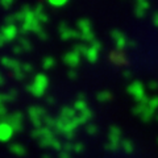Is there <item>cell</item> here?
Listing matches in <instances>:
<instances>
[{
	"mask_svg": "<svg viewBox=\"0 0 158 158\" xmlns=\"http://www.w3.org/2000/svg\"><path fill=\"white\" fill-rule=\"evenodd\" d=\"M49 86V78L45 74H36L32 83L27 86V91L34 96H42Z\"/></svg>",
	"mask_w": 158,
	"mask_h": 158,
	"instance_id": "1",
	"label": "cell"
},
{
	"mask_svg": "<svg viewBox=\"0 0 158 158\" xmlns=\"http://www.w3.org/2000/svg\"><path fill=\"white\" fill-rule=\"evenodd\" d=\"M19 31L20 29L15 25V24H6V25H3L2 28H0V32H2V34L6 37L7 42L13 41V40L17 37V34L20 33Z\"/></svg>",
	"mask_w": 158,
	"mask_h": 158,
	"instance_id": "2",
	"label": "cell"
},
{
	"mask_svg": "<svg viewBox=\"0 0 158 158\" xmlns=\"http://www.w3.org/2000/svg\"><path fill=\"white\" fill-rule=\"evenodd\" d=\"M33 15H34V17H36L37 21H40L42 25L49 21V15L45 12V8H44L42 3H37L36 6L33 7Z\"/></svg>",
	"mask_w": 158,
	"mask_h": 158,
	"instance_id": "3",
	"label": "cell"
},
{
	"mask_svg": "<svg viewBox=\"0 0 158 158\" xmlns=\"http://www.w3.org/2000/svg\"><path fill=\"white\" fill-rule=\"evenodd\" d=\"M0 63L8 69V70L11 71H15V70H19V69H21V65L23 63L19 61V59L16 58H11V57H3L2 59H0Z\"/></svg>",
	"mask_w": 158,
	"mask_h": 158,
	"instance_id": "4",
	"label": "cell"
},
{
	"mask_svg": "<svg viewBox=\"0 0 158 158\" xmlns=\"http://www.w3.org/2000/svg\"><path fill=\"white\" fill-rule=\"evenodd\" d=\"M58 32H59V36H61L62 40H71V38L78 36V34L75 33V31H73V29L69 27L66 23H61V24H59Z\"/></svg>",
	"mask_w": 158,
	"mask_h": 158,
	"instance_id": "5",
	"label": "cell"
},
{
	"mask_svg": "<svg viewBox=\"0 0 158 158\" xmlns=\"http://www.w3.org/2000/svg\"><path fill=\"white\" fill-rule=\"evenodd\" d=\"M79 61H81V56H78L75 52H67L63 56V62L71 69L77 67L79 65Z\"/></svg>",
	"mask_w": 158,
	"mask_h": 158,
	"instance_id": "6",
	"label": "cell"
},
{
	"mask_svg": "<svg viewBox=\"0 0 158 158\" xmlns=\"http://www.w3.org/2000/svg\"><path fill=\"white\" fill-rule=\"evenodd\" d=\"M32 33H34L40 40H42V41H46V40L49 38V34L45 31L44 25L40 21H37V20L33 23V25H32Z\"/></svg>",
	"mask_w": 158,
	"mask_h": 158,
	"instance_id": "7",
	"label": "cell"
},
{
	"mask_svg": "<svg viewBox=\"0 0 158 158\" xmlns=\"http://www.w3.org/2000/svg\"><path fill=\"white\" fill-rule=\"evenodd\" d=\"M19 45L21 46V49L24 50V53L25 52H32L33 50V45L31 42V40H29L27 36H21L19 38Z\"/></svg>",
	"mask_w": 158,
	"mask_h": 158,
	"instance_id": "8",
	"label": "cell"
},
{
	"mask_svg": "<svg viewBox=\"0 0 158 158\" xmlns=\"http://www.w3.org/2000/svg\"><path fill=\"white\" fill-rule=\"evenodd\" d=\"M41 66L45 69V70H50V69H53L54 66H56V59H54L52 56L44 57L42 61H41Z\"/></svg>",
	"mask_w": 158,
	"mask_h": 158,
	"instance_id": "9",
	"label": "cell"
},
{
	"mask_svg": "<svg viewBox=\"0 0 158 158\" xmlns=\"http://www.w3.org/2000/svg\"><path fill=\"white\" fill-rule=\"evenodd\" d=\"M16 95H17L16 90H9L6 94H0V98H2V102H11L16 98Z\"/></svg>",
	"mask_w": 158,
	"mask_h": 158,
	"instance_id": "10",
	"label": "cell"
},
{
	"mask_svg": "<svg viewBox=\"0 0 158 158\" xmlns=\"http://www.w3.org/2000/svg\"><path fill=\"white\" fill-rule=\"evenodd\" d=\"M86 57H87V59H88L90 62H95L96 58H98V50H96L95 48L88 49L87 53H86Z\"/></svg>",
	"mask_w": 158,
	"mask_h": 158,
	"instance_id": "11",
	"label": "cell"
},
{
	"mask_svg": "<svg viewBox=\"0 0 158 158\" xmlns=\"http://www.w3.org/2000/svg\"><path fill=\"white\" fill-rule=\"evenodd\" d=\"M87 50H88V49L83 45V44H78V45L74 46V52H75L78 56H86Z\"/></svg>",
	"mask_w": 158,
	"mask_h": 158,
	"instance_id": "12",
	"label": "cell"
},
{
	"mask_svg": "<svg viewBox=\"0 0 158 158\" xmlns=\"http://www.w3.org/2000/svg\"><path fill=\"white\" fill-rule=\"evenodd\" d=\"M21 70L25 73V75H29V74H32L34 71V67H33L32 63L25 62V63H23V65H21Z\"/></svg>",
	"mask_w": 158,
	"mask_h": 158,
	"instance_id": "13",
	"label": "cell"
},
{
	"mask_svg": "<svg viewBox=\"0 0 158 158\" xmlns=\"http://www.w3.org/2000/svg\"><path fill=\"white\" fill-rule=\"evenodd\" d=\"M12 77L16 79V81H23L24 78H25L27 75H25V73H24L21 69H19V70H15V71H12Z\"/></svg>",
	"mask_w": 158,
	"mask_h": 158,
	"instance_id": "14",
	"label": "cell"
},
{
	"mask_svg": "<svg viewBox=\"0 0 158 158\" xmlns=\"http://www.w3.org/2000/svg\"><path fill=\"white\" fill-rule=\"evenodd\" d=\"M48 3L54 7H61V6H65L67 3V0H48Z\"/></svg>",
	"mask_w": 158,
	"mask_h": 158,
	"instance_id": "15",
	"label": "cell"
},
{
	"mask_svg": "<svg viewBox=\"0 0 158 158\" xmlns=\"http://www.w3.org/2000/svg\"><path fill=\"white\" fill-rule=\"evenodd\" d=\"M15 0H0V6H2L4 9H9L13 6Z\"/></svg>",
	"mask_w": 158,
	"mask_h": 158,
	"instance_id": "16",
	"label": "cell"
},
{
	"mask_svg": "<svg viewBox=\"0 0 158 158\" xmlns=\"http://www.w3.org/2000/svg\"><path fill=\"white\" fill-rule=\"evenodd\" d=\"M12 52H13L15 54H16V56H20V54H23V53H24V50L21 49V46H20L19 44H17V45H15V46L12 48Z\"/></svg>",
	"mask_w": 158,
	"mask_h": 158,
	"instance_id": "17",
	"label": "cell"
},
{
	"mask_svg": "<svg viewBox=\"0 0 158 158\" xmlns=\"http://www.w3.org/2000/svg\"><path fill=\"white\" fill-rule=\"evenodd\" d=\"M7 44V40H6V37L2 34V32H0V48H3L4 45Z\"/></svg>",
	"mask_w": 158,
	"mask_h": 158,
	"instance_id": "18",
	"label": "cell"
},
{
	"mask_svg": "<svg viewBox=\"0 0 158 158\" xmlns=\"http://www.w3.org/2000/svg\"><path fill=\"white\" fill-rule=\"evenodd\" d=\"M6 85V78L3 77V74H0V87Z\"/></svg>",
	"mask_w": 158,
	"mask_h": 158,
	"instance_id": "19",
	"label": "cell"
},
{
	"mask_svg": "<svg viewBox=\"0 0 158 158\" xmlns=\"http://www.w3.org/2000/svg\"><path fill=\"white\" fill-rule=\"evenodd\" d=\"M69 78H77V73L75 71H74V70H70V71H69Z\"/></svg>",
	"mask_w": 158,
	"mask_h": 158,
	"instance_id": "20",
	"label": "cell"
},
{
	"mask_svg": "<svg viewBox=\"0 0 158 158\" xmlns=\"http://www.w3.org/2000/svg\"><path fill=\"white\" fill-rule=\"evenodd\" d=\"M0 103H2V98H0Z\"/></svg>",
	"mask_w": 158,
	"mask_h": 158,
	"instance_id": "21",
	"label": "cell"
}]
</instances>
